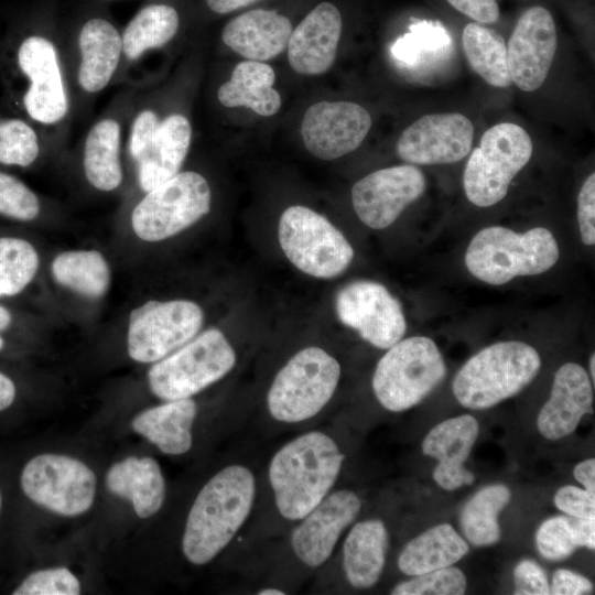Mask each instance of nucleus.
Masks as SVG:
<instances>
[{
  "mask_svg": "<svg viewBox=\"0 0 595 595\" xmlns=\"http://www.w3.org/2000/svg\"><path fill=\"white\" fill-rule=\"evenodd\" d=\"M346 453L326 426L296 433L260 469L259 494L247 538L273 539L312 511L337 486Z\"/></svg>",
  "mask_w": 595,
  "mask_h": 595,
  "instance_id": "f257e3e1",
  "label": "nucleus"
},
{
  "mask_svg": "<svg viewBox=\"0 0 595 595\" xmlns=\"http://www.w3.org/2000/svg\"><path fill=\"white\" fill-rule=\"evenodd\" d=\"M260 469L234 458L201 487L187 512L181 551L192 565L210 563L247 529L258 500Z\"/></svg>",
  "mask_w": 595,
  "mask_h": 595,
  "instance_id": "f03ea898",
  "label": "nucleus"
},
{
  "mask_svg": "<svg viewBox=\"0 0 595 595\" xmlns=\"http://www.w3.org/2000/svg\"><path fill=\"white\" fill-rule=\"evenodd\" d=\"M363 508L360 496L349 488H335L321 504L274 538L263 562L268 584L288 593L309 576L323 571Z\"/></svg>",
  "mask_w": 595,
  "mask_h": 595,
  "instance_id": "7ed1b4c3",
  "label": "nucleus"
},
{
  "mask_svg": "<svg viewBox=\"0 0 595 595\" xmlns=\"http://www.w3.org/2000/svg\"><path fill=\"white\" fill-rule=\"evenodd\" d=\"M15 66L23 78L21 108L60 151L75 123L73 93L62 34L36 31L25 35L14 52Z\"/></svg>",
  "mask_w": 595,
  "mask_h": 595,
  "instance_id": "20e7f679",
  "label": "nucleus"
},
{
  "mask_svg": "<svg viewBox=\"0 0 595 595\" xmlns=\"http://www.w3.org/2000/svg\"><path fill=\"white\" fill-rule=\"evenodd\" d=\"M165 97L139 86L125 136L123 160L144 193L181 171L192 143V123L183 110L167 109Z\"/></svg>",
  "mask_w": 595,
  "mask_h": 595,
  "instance_id": "39448f33",
  "label": "nucleus"
},
{
  "mask_svg": "<svg viewBox=\"0 0 595 595\" xmlns=\"http://www.w3.org/2000/svg\"><path fill=\"white\" fill-rule=\"evenodd\" d=\"M340 377L339 361L326 349H300L278 369L269 385L264 423L277 431L314 426L333 400Z\"/></svg>",
  "mask_w": 595,
  "mask_h": 595,
  "instance_id": "423d86ee",
  "label": "nucleus"
},
{
  "mask_svg": "<svg viewBox=\"0 0 595 595\" xmlns=\"http://www.w3.org/2000/svg\"><path fill=\"white\" fill-rule=\"evenodd\" d=\"M73 93L75 122L90 117L97 98L113 86L122 64L121 31L107 18L93 15L62 34Z\"/></svg>",
  "mask_w": 595,
  "mask_h": 595,
  "instance_id": "0eeeda50",
  "label": "nucleus"
},
{
  "mask_svg": "<svg viewBox=\"0 0 595 595\" xmlns=\"http://www.w3.org/2000/svg\"><path fill=\"white\" fill-rule=\"evenodd\" d=\"M559 255L554 236L544 227L519 234L506 227L490 226L470 240L465 264L476 279L502 285L516 277L548 271L556 263Z\"/></svg>",
  "mask_w": 595,
  "mask_h": 595,
  "instance_id": "6e6552de",
  "label": "nucleus"
},
{
  "mask_svg": "<svg viewBox=\"0 0 595 595\" xmlns=\"http://www.w3.org/2000/svg\"><path fill=\"white\" fill-rule=\"evenodd\" d=\"M540 367V355L529 344L496 343L464 364L453 380V393L467 409H488L523 390Z\"/></svg>",
  "mask_w": 595,
  "mask_h": 595,
  "instance_id": "1a4fd4ad",
  "label": "nucleus"
},
{
  "mask_svg": "<svg viewBox=\"0 0 595 595\" xmlns=\"http://www.w3.org/2000/svg\"><path fill=\"white\" fill-rule=\"evenodd\" d=\"M446 366L436 344L425 336L400 339L379 359L371 387L387 411L403 412L419 404L445 378Z\"/></svg>",
  "mask_w": 595,
  "mask_h": 595,
  "instance_id": "9d476101",
  "label": "nucleus"
},
{
  "mask_svg": "<svg viewBox=\"0 0 595 595\" xmlns=\"http://www.w3.org/2000/svg\"><path fill=\"white\" fill-rule=\"evenodd\" d=\"M237 354L224 333L208 328L155 361L148 372L149 387L163 401L192 398L225 378Z\"/></svg>",
  "mask_w": 595,
  "mask_h": 595,
  "instance_id": "9b49d317",
  "label": "nucleus"
},
{
  "mask_svg": "<svg viewBox=\"0 0 595 595\" xmlns=\"http://www.w3.org/2000/svg\"><path fill=\"white\" fill-rule=\"evenodd\" d=\"M212 188L199 172L180 171L142 193L130 212L138 238L156 242L187 229L210 212Z\"/></svg>",
  "mask_w": 595,
  "mask_h": 595,
  "instance_id": "f8f14e48",
  "label": "nucleus"
},
{
  "mask_svg": "<svg viewBox=\"0 0 595 595\" xmlns=\"http://www.w3.org/2000/svg\"><path fill=\"white\" fill-rule=\"evenodd\" d=\"M529 133L512 122L488 128L466 163L463 185L465 195L478 207H489L508 193L511 181L532 155Z\"/></svg>",
  "mask_w": 595,
  "mask_h": 595,
  "instance_id": "ddd939ff",
  "label": "nucleus"
},
{
  "mask_svg": "<svg viewBox=\"0 0 595 595\" xmlns=\"http://www.w3.org/2000/svg\"><path fill=\"white\" fill-rule=\"evenodd\" d=\"M278 238L290 262L314 278H335L354 258V249L342 231L305 206L293 205L282 213Z\"/></svg>",
  "mask_w": 595,
  "mask_h": 595,
  "instance_id": "4468645a",
  "label": "nucleus"
},
{
  "mask_svg": "<svg viewBox=\"0 0 595 595\" xmlns=\"http://www.w3.org/2000/svg\"><path fill=\"white\" fill-rule=\"evenodd\" d=\"M120 87L77 144L84 180L101 193L115 192L125 182V136L139 86Z\"/></svg>",
  "mask_w": 595,
  "mask_h": 595,
  "instance_id": "2eb2a0df",
  "label": "nucleus"
},
{
  "mask_svg": "<svg viewBox=\"0 0 595 595\" xmlns=\"http://www.w3.org/2000/svg\"><path fill=\"white\" fill-rule=\"evenodd\" d=\"M203 322L204 312L193 301H148L130 313L128 354L138 363H155L194 338Z\"/></svg>",
  "mask_w": 595,
  "mask_h": 595,
  "instance_id": "dca6fc26",
  "label": "nucleus"
},
{
  "mask_svg": "<svg viewBox=\"0 0 595 595\" xmlns=\"http://www.w3.org/2000/svg\"><path fill=\"white\" fill-rule=\"evenodd\" d=\"M25 496L52 512L75 517L86 512L96 493V476L83 462L57 454L31 458L21 473Z\"/></svg>",
  "mask_w": 595,
  "mask_h": 595,
  "instance_id": "f3484780",
  "label": "nucleus"
},
{
  "mask_svg": "<svg viewBox=\"0 0 595 595\" xmlns=\"http://www.w3.org/2000/svg\"><path fill=\"white\" fill-rule=\"evenodd\" d=\"M335 310L344 325L380 349L402 339L407 331L399 300L375 281L356 280L344 285L336 294Z\"/></svg>",
  "mask_w": 595,
  "mask_h": 595,
  "instance_id": "a211bd4d",
  "label": "nucleus"
},
{
  "mask_svg": "<svg viewBox=\"0 0 595 595\" xmlns=\"http://www.w3.org/2000/svg\"><path fill=\"white\" fill-rule=\"evenodd\" d=\"M425 190L423 172L412 164L385 167L369 173L351 188L358 218L372 229L389 227Z\"/></svg>",
  "mask_w": 595,
  "mask_h": 595,
  "instance_id": "6ab92c4d",
  "label": "nucleus"
},
{
  "mask_svg": "<svg viewBox=\"0 0 595 595\" xmlns=\"http://www.w3.org/2000/svg\"><path fill=\"white\" fill-rule=\"evenodd\" d=\"M371 128L366 108L353 101H318L304 112L301 136L306 150L332 161L355 151Z\"/></svg>",
  "mask_w": 595,
  "mask_h": 595,
  "instance_id": "aec40b11",
  "label": "nucleus"
},
{
  "mask_svg": "<svg viewBox=\"0 0 595 595\" xmlns=\"http://www.w3.org/2000/svg\"><path fill=\"white\" fill-rule=\"evenodd\" d=\"M474 126L462 113L425 115L410 125L397 142V153L411 164H450L470 151Z\"/></svg>",
  "mask_w": 595,
  "mask_h": 595,
  "instance_id": "412c9836",
  "label": "nucleus"
},
{
  "mask_svg": "<svg viewBox=\"0 0 595 595\" xmlns=\"http://www.w3.org/2000/svg\"><path fill=\"white\" fill-rule=\"evenodd\" d=\"M556 44V28L551 12L541 6L526 10L507 45L511 83L523 91L540 88L550 72Z\"/></svg>",
  "mask_w": 595,
  "mask_h": 595,
  "instance_id": "4be33fe9",
  "label": "nucleus"
},
{
  "mask_svg": "<svg viewBox=\"0 0 595 595\" xmlns=\"http://www.w3.org/2000/svg\"><path fill=\"white\" fill-rule=\"evenodd\" d=\"M342 28L335 4L324 1L313 8L289 39L288 60L293 71L306 76L326 73L335 61Z\"/></svg>",
  "mask_w": 595,
  "mask_h": 595,
  "instance_id": "5701e85b",
  "label": "nucleus"
},
{
  "mask_svg": "<svg viewBox=\"0 0 595 595\" xmlns=\"http://www.w3.org/2000/svg\"><path fill=\"white\" fill-rule=\"evenodd\" d=\"M478 433L477 420L473 415L463 414L440 422L423 439L422 453L437 461L432 476L444 490L452 491L474 483L475 475L464 463Z\"/></svg>",
  "mask_w": 595,
  "mask_h": 595,
  "instance_id": "b1692460",
  "label": "nucleus"
},
{
  "mask_svg": "<svg viewBox=\"0 0 595 595\" xmlns=\"http://www.w3.org/2000/svg\"><path fill=\"white\" fill-rule=\"evenodd\" d=\"M593 412V387L586 370L575 363L562 365L554 375L549 400L537 426L541 435L558 441L571 435L581 419Z\"/></svg>",
  "mask_w": 595,
  "mask_h": 595,
  "instance_id": "393cba45",
  "label": "nucleus"
},
{
  "mask_svg": "<svg viewBox=\"0 0 595 595\" xmlns=\"http://www.w3.org/2000/svg\"><path fill=\"white\" fill-rule=\"evenodd\" d=\"M180 29L181 17L173 6L154 2L141 8L121 31L122 64L115 85H131L149 55L165 48Z\"/></svg>",
  "mask_w": 595,
  "mask_h": 595,
  "instance_id": "a878e982",
  "label": "nucleus"
},
{
  "mask_svg": "<svg viewBox=\"0 0 595 595\" xmlns=\"http://www.w3.org/2000/svg\"><path fill=\"white\" fill-rule=\"evenodd\" d=\"M340 543V570L347 584L368 589L380 580L389 550L390 536L379 518L354 521Z\"/></svg>",
  "mask_w": 595,
  "mask_h": 595,
  "instance_id": "bb28decb",
  "label": "nucleus"
},
{
  "mask_svg": "<svg viewBox=\"0 0 595 595\" xmlns=\"http://www.w3.org/2000/svg\"><path fill=\"white\" fill-rule=\"evenodd\" d=\"M292 30L285 15L274 10L253 9L226 23L221 41L240 56L263 62L286 48Z\"/></svg>",
  "mask_w": 595,
  "mask_h": 595,
  "instance_id": "cd10ccee",
  "label": "nucleus"
},
{
  "mask_svg": "<svg viewBox=\"0 0 595 595\" xmlns=\"http://www.w3.org/2000/svg\"><path fill=\"white\" fill-rule=\"evenodd\" d=\"M197 412L192 398L169 400L139 413L131 426L162 453L180 456L192 450Z\"/></svg>",
  "mask_w": 595,
  "mask_h": 595,
  "instance_id": "c85d7f7f",
  "label": "nucleus"
},
{
  "mask_svg": "<svg viewBox=\"0 0 595 595\" xmlns=\"http://www.w3.org/2000/svg\"><path fill=\"white\" fill-rule=\"evenodd\" d=\"M109 491L131 501L140 518L155 515L165 499V479L152 457H128L113 464L106 476Z\"/></svg>",
  "mask_w": 595,
  "mask_h": 595,
  "instance_id": "c756f323",
  "label": "nucleus"
},
{
  "mask_svg": "<svg viewBox=\"0 0 595 595\" xmlns=\"http://www.w3.org/2000/svg\"><path fill=\"white\" fill-rule=\"evenodd\" d=\"M273 68L260 61L238 63L230 78L216 91L218 102L226 108L245 107L263 117L275 115L281 108V96L273 88Z\"/></svg>",
  "mask_w": 595,
  "mask_h": 595,
  "instance_id": "7c9ffc66",
  "label": "nucleus"
},
{
  "mask_svg": "<svg viewBox=\"0 0 595 595\" xmlns=\"http://www.w3.org/2000/svg\"><path fill=\"white\" fill-rule=\"evenodd\" d=\"M468 551V543L450 523H440L403 547L398 556V567L403 574L414 576L451 566Z\"/></svg>",
  "mask_w": 595,
  "mask_h": 595,
  "instance_id": "2f4dec72",
  "label": "nucleus"
},
{
  "mask_svg": "<svg viewBox=\"0 0 595 595\" xmlns=\"http://www.w3.org/2000/svg\"><path fill=\"white\" fill-rule=\"evenodd\" d=\"M51 272L56 283L88 299L105 295L110 285V268L97 250H68L52 261Z\"/></svg>",
  "mask_w": 595,
  "mask_h": 595,
  "instance_id": "473e14b6",
  "label": "nucleus"
},
{
  "mask_svg": "<svg viewBox=\"0 0 595 595\" xmlns=\"http://www.w3.org/2000/svg\"><path fill=\"white\" fill-rule=\"evenodd\" d=\"M462 44L469 65L487 84L499 88L511 85L507 45L497 31L470 22L463 30Z\"/></svg>",
  "mask_w": 595,
  "mask_h": 595,
  "instance_id": "72a5a7b5",
  "label": "nucleus"
},
{
  "mask_svg": "<svg viewBox=\"0 0 595 595\" xmlns=\"http://www.w3.org/2000/svg\"><path fill=\"white\" fill-rule=\"evenodd\" d=\"M510 499L509 487L495 484L482 488L465 504L461 511L459 524L470 544L488 547L500 540L498 516Z\"/></svg>",
  "mask_w": 595,
  "mask_h": 595,
  "instance_id": "f704fd0d",
  "label": "nucleus"
},
{
  "mask_svg": "<svg viewBox=\"0 0 595 595\" xmlns=\"http://www.w3.org/2000/svg\"><path fill=\"white\" fill-rule=\"evenodd\" d=\"M536 544L542 558L562 561L578 548H595V518L555 516L545 519L537 530Z\"/></svg>",
  "mask_w": 595,
  "mask_h": 595,
  "instance_id": "c9c22d12",
  "label": "nucleus"
},
{
  "mask_svg": "<svg viewBox=\"0 0 595 595\" xmlns=\"http://www.w3.org/2000/svg\"><path fill=\"white\" fill-rule=\"evenodd\" d=\"M52 152L57 151L26 119H0V164L28 167Z\"/></svg>",
  "mask_w": 595,
  "mask_h": 595,
  "instance_id": "e433bc0d",
  "label": "nucleus"
},
{
  "mask_svg": "<svg viewBox=\"0 0 595 595\" xmlns=\"http://www.w3.org/2000/svg\"><path fill=\"white\" fill-rule=\"evenodd\" d=\"M39 266V253L30 241L0 237V299L21 293L34 279Z\"/></svg>",
  "mask_w": 595,
  "mask_h": 595,
  "instance_id": "4c0bfd02",
  "label": "nucleus"
},
{
  "mask_svg": "<svg viewBox=\"0 0 595 595\" xmlns=\"http://www.w3.org/2000/svg\"><path fill=\"white\" fill-rule=\"evenodd\" d=\"M466 586L465 574L451 565L414 575L411 580L397 584L390 593L393 595H462Z\"/></svg>",
  "mask_w": 595,
  "mask_h": 595,
  "instance_id": "58836bf2",
  "label": "nucleus"
},
{
  "mask_svg": "<svg viewBox=\"0 0 595 595\" xmlns=\"http://www.w3.org/2000/svg\"><path fill=\"white\" fill-rule=\"evenodd\" d=\"M43 210L39 195L18 177L0 171V215L18 221L35 220Z\"/></svg>",
  "mask_w": 595,
  "mask_h": 595,
  "instance_id": "ea45409f",
  "label": "nucleus"
},
{
  "mask_svg": "<svg viewBox=\"0 0 595 595\" xmlns=\"http://www.w3.org/2000/svg\"><path fill=\"white\" fill-rule=\"evenodd\" d=\"M79 593V581L66 567L33 572L13 591V595H78Z\"/></svg>",
  "mask_w": 595,
  "mask_h": 595,
  "instance_id": "a19ab883",
  "label": "nucleus"
},
{
  "mask_svg": "<svg viewBox=\"0 0 595 595\" xmlns=\"http://www.w3.org/2000/svg\"><path fill=\"white\" fill-rule=\"evenodd\" d=\"M555 507L575 518H595V494L577 486L566 485L554 495Z\"/></svg>",
  "mask_w": 595,
  "mask_h": 595,
  "instance_id": "79ce46f5",
  "label": "nucleus"
},
{
  "mask_svg": "<svg viewBox=\"0 0 595 595\" xmlns=\"http://www.w3.org/2000/svg\"><path fill=\"white\" fill-rule=\"evenodd\" d=\"M516 595H548L550 584L544 570L533 560L520 561L513 570Z\"/></svg>",
  "mask_w": 595,
  "mask_h": 595,
  "instance_id": "37998d69",
  "label": "nucleus"
},
{
  "mask_svg": "<svg viewBox=\"0 0 595 595\" xmlns=\"http://www.w3.org/2000/svg\"><path fill=\"white\" fill-rule=\"evenodd\" d=\"M577 221L583 242L595 244V174L584 181L577 195Z\"/></svg>",
  "mask_w": 595,
  "mask_h": 595,
  "instance_id": "c03bdc74",
  "label": "nucleus"
},
{
  "mask_svg": "<svg viewBox=\"0 0 595 595\" xmlns=\"http://www.w3.org/2000/svg\"><path fill=\"white\" fill-rule=\"evenodd\" d=\"M593 589L588 578L566 569L556 570L550 584V594L553 595H584L591 594Z\"/></svg>",
  "mask_w": 595,
  "mask_h": 595,
  "instance_id": "a18cd8bd",
  "label": "nucleus"
},
{
  "mask_svg": "<svg viewBox=\"0 0 595 595\" xmlns=\"http://www.w3.org/2000/svg\"><path fill=\"white\" fill-rule=\"evenodd\" d=\"M454 9L472 20L482 23H495L500 14L496 0H446Z\"/></svg>",
  "mask_w": 595,
  "mask_h": 595,
  "instance_id": "49530a36",
  "label": "nucleus"
},
{
  "mask_svg": "<svg viewBox=\"0 0 595 595\" xmlns=\"http://www.w3.org/2000/svg\"><path fill=\"white\" fill-rule=\"evenodd\" d=\"M575 479L584 489L595 494V459L587 458L578 463L573 470Z\"/></svg>",
  "mask_w": 595,
  "mask_h": 595,
  "instance_id": "de8ad7c7",
  "label": "nucleus"
},
{
  "mask_svg": "<svg viewBox=\"0 0 595 595\" xmlns=\"http://www.w3.org/2000/svg\"><path fill=\"white\" fill-rule=\"evenodd\" d=\"M208 9L217 14H227L259 0H205Z\"/></svg>",
  "mask_w": 595,
  "mask_h": 595,
  "instance_id": "09e8293b",
  "label": "nucleus"
},
{
  "mask_svg": "<svg viewBox=\"0 0 595 595\" xmlns=\"http://www.w3.org/2000/svg\"><path fill=\"white\" fill-rule=\"evenodd\" d=\"M15 392L14 382L8 376L0 372V412L13 403Z\"/></svg>",
  "mask_w": 595,
  "mask_h": 595,
  "instance_id": "8fccbe9b",
  "label": "nucleus"
},
{
  "mask_svg": "<svg viewBox=\"0 0 595 595\" xmlns=\"http://www.w3.org/2000/svg\"><path fill=\"white\" fill-rule=\"evenodd\" d=\"M255 591V594L257 595H285L289 594L285 589L282 587L263 583L259 585Z\"/></svg>",
  "mask_w": 595,
  "mask_h": 595,
  "instance_id": "3c124183",
  "label": "nucleus"
},
{
  "mask_svg": "<svg viewBox=\"0 0 595 595\" xmlns=\"http://www.w3.org/2000/svg\"><path fill=\"white\" fill-rule=\"evenodd\" d=\"M12 323V315L8 309L0 305V332L6 331Z\"/></svg>",
  "mask_w": 595,
  "mask_h": 595,
  "instance_id": "603ef678",
  "label": "nucleus"
},
{
  "mask_svg": "<svg viewBox=\"0 0 595 595\" xmlns=\"http://www.w3.org/2000/svg\"><path fill=\"white\" fill-rule=\"evenodd\" d=\"M589 374L592 377V381L595 380V354L593 353L589 358Z\"/></svg>",
  "mask_w": 595,
  "mask_h": 595,
  "instance_id": "864d4df0",
  "label": "nucleus"
},
{
  "mask_svg": "<svg viewBox=\"0 0 595 595\" xmlns=\"http://www.w3.org/2000/svg\"><path fill=\"white\" fill-rule=\"evenodd\" d=\"M4 347V340L3 338L0 336V350Z\"/></svg>",
  "mask_w": 595,
  "mask_h": 595,
  "instance_id": "5fc2aeb1",
  "label": "nucleus"
},
{
  "mask_svg": "<svg viewBox=\"0 0 595 595\" xmlns=\"http://www.w3.org/2000/svg\"><path fill=\"white\" fill-rule=\"evenodd\" d=\"M1 505H2V498H1V491H0V511H1Z\"/></svg>",
  "mask_w": 595,
  "mask_h": 595,
  "instance_id": "6e6d98bb",
  "label": "nucleus"
}]
</instances>
